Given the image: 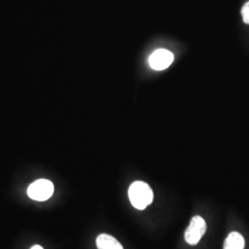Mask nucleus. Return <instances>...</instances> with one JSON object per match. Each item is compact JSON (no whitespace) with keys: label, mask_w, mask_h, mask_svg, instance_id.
<instances>
[{"label":"nucleus","mask_w":249,"mask_h":249,"mask_svg":"<svg viewBox=\"0 0 249 249\" xmlns=\"http://www.w3.org/2000/svg\"><path fill=\"white\" fill-rule=\"evenodd\" d=\"M128 197L135 209L143 211L152 202L153 192L147 183L136 181L129 187Z\"/></svg>","instance_id":"obj_1"},{"label":"nucleus","mask_w":249,"mask_h":249,"mask_svg":"<svg viewBox=\"0 0 249 249\" xmlns=\"http://www.w3.org/2000/svg\"><path fill=\"white\" fill-rule=\"evenodd\" d=\"M27 193L28 196L34 200L45 201L53 195V183L46 179L37 180L29 187Z\"/></svg>","instance_id":"obj_2"},{"label":"nucleus","mask_w":249,"mask_h":249,"mask_svg":"<svg viewBox=\"0 0 249 249\" xmlns=\"http://www.w3.org/2000/svg\"><path fill=\"white\" fill-rule=\"evenodd\" d=\"M206 230L207 224L203 218H201L200 216L193 217L185 232L186 242L191 246H195L202 238Z\"/></svg>","instance_id":"obj_3"},{"label":"nucleus","mask_w":249,"mask_h":249,"mask_svg":"<svg viewBox=\"0 0 249 249\" xmlns=\"http://www.w3.org/2000/svg\"><path fill=\"white\" fill-rule=\"evenodd\" d=\"M174 61V54L168 50L158 49L151 53L149 63L154 71H163L171 66Z\"/></svg>","instance_id":"obj_4"},{"label":"nucleus","mask_w":249,"mask_h":249,"mask_svg":"<svg viewBox=\"0 0 249 249\" xmlns=\"http://www.w3.org/2000/svg\"><path fill=\"white\" fill-rule=\"evenodd\" d=\"M96 245L98 249H124L115 237L107 233L99 235L96 239Z\"/></svg>","instance_id":"obj_5"},{"label":"nucleus","mask_w":249,"mask_h":249,"mask_svg":"<svg viewBox=\"0 0 249 249\" xmlns=\"http://www.w3.org/2000/svg\"><path fill=\"white\" fill-rule=\"evenodd\" d=\"M245 238L237 231H231L224 242L223 249H245Z\"/></svg>","instance_id":"obj_6"},{"label":"nucleus","mask_w":249,"mask_h":249,"mask_svg":"<svg viewBox=\"0 0 249 249\" xmlns=\"http://www.w3.org/2000/svg\"><path fill=\"white\" fill-rule=\"evenodd\" d=\"M241 13H242V17H243L244 22L247 23V24H249V2L246 3L243 6Z\"/></svg>","instance_id":"obj_7"},{"label":"nucleus","mask_w":249,"mask_h":249,"mask_svg":"<svg viewBox=\"0 0 249 249\" xmlns=\"http://www.w3.org/2000/svg\"><path fill=\"white\" fill-rule=\"evenodd\" d=\"M31 249H44L41 246H35V247H33Z\"/></svg>","instance_id":"obj_8"}]
</instances>
